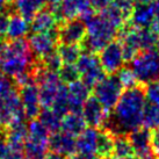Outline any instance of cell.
I'll return each mask as SVG.
<instances>
[{
  "mask_svg": "<svg viewBox=\"0 0 159 159\" xmlns=\"http://www.w3.org/2000/svg\"><path fill=\"white\" fill-rule=\"evenodd\" d=\"M145 106L146 99L142 85L124 89L114 109L108 114L102 129L114 136L129 135L135 129L143 127Z\"/></svg>",
  "mask_w": 159,
  "mask_h": 159,
  "instance_id": "obj_1",
  "label": "cell"
},
{
  "mask_svg": "<svg viewBox=\"0 0 159 159\" xmlns=\"http://www.w3.org/2000/svg\"><path fill=\"white\" fill-rule=\"evenodd\" d=\"M37 63L26 39L7 40L0 45V73L2 75L14 79L34 70Z\"/></svg>",
  "mask_w": 159,
  "mask_h": 159,
  "instance_id": "obj_2",
  "label": "cell"
},
{
  "mask_svg": "<svg viewBox=\"0 0 159 159\" xmlns=\"http://www.w3.org/2000/svg\"><path fill=\"white\" fill-rule=\"evenodd\" d=\"M87 28V35L85 37L81 48L86 52L99 53L108 43L115 40L119 30L103 18L100 12L84 20Z\"/></svg>",
  "mask_w": 159,
  "mask_h": 159,
  "instance_id": "obj_3",
  "label": "cell"
},
{
  "mask_svg": "<svg viewBox=\"0 0 159 159\" xmlns=\"http://www.w3.org/2000/svg\"><path fill=\"white\" fill-rule=\"evenodd\" d=\"M129 63L137 83L142 86L159 80V55L155 49L141 51Z\"/></svg>",
  "mask_w": 159,
  "mask_h": 159,
  "instance_id": "obj_4",
  "label": "cell"
},
{
  "mask_svg": "<svg viewBox=\"0 0 159 159\" xmlns=\"http://www.w3.org/2000/svg\"><path fill=\"white\" fill-rule=\"evenodd\" d=\"M49 8L52 11L59 25L77 18L84 21L95 14V9L91 6L89 0H58L50 5Z\"/></svg>",
  "mask_w": 159,
  "mask_h": 159,
  "instance_id": "obj_5",
  "label": "cell"
},
{
  "mask_svg": "<svg viewBox=\"0 0 159 159\" xmlns=\"http://www.w3.org/2000/svg\"><path fill=\"white\" fill-rule=\"evenodd\" d=\"M124 92V86L116 75H106L93 89L97 98L107 111H113Z\"/></svg>",
  "mask_w": 159,
  "mask_h": 159,
  "instance_id": "obj_6",
  "label": "cell"
},
{
  "mask_svg": "<svg viewBox=\"0 0 159 159\" xmlns=\"http://www.w3.org/2000/svg\"><path fill=\"white\" fill-rule=\"evenodd\" d=\"M77 66L79 69L81 80L92 89L106 75L99 56H97L95 53L84 51L77 62Z\"/></svg>",
  "mask_w": 159,
  "mask_h": 159,
  "instance_id": "obj_7",
  "label": "cell"
},
{
  "mask_svg": "<svg viewBox=\"0 0 159 159\" xmlns=\"http://www.w3.org/2000/svg\"><path fill=\"white\" fill-rule=\"evenodd\" d=\"M58 42V28L49 33H31L28 37V43L36 61H42L56 51Z\"/></svg>",
  "mask_w": 159,
  "mask_h": 159,
  "instance_id": "obj_8",
  "label": "cell"
},
{
  "mask_svg": "<svg viewBox=\"0 0 159 159\" xmlns=\"http://www.w3.org/2000/svg\"><path fill=\"white\" fill-rule=\"evenodd\" d=\"M99 59L107 75H115L124 66L123 49L119 40L111 41L99 52Z\"/></svg>",
  "mask_w": 159,
  "mask_h": 159,
  "instance_id": "obj_9",
  "label": "cell"
},
{
  "mask_svg": "<svg viewBox=\"0 0 159 159\" xmlns=\"http://www.w3.org/2000/svg\"><path fill=\"white\" fill-rule=\"evenodd\" d=\"M87 35L86 23L81 19H72L58 27V40L62 44L81 45Z\"/></svg>",
  "mask_w": 159,
  "mask_h": 159,
  "instance_id": "obj_10",
  "label": "cell"
},
{
  "mask_svg": "<svg viewBox=\"0 0 159 159\" xmlns=\"http://www.w3.org/2000/svg\"><path fill=\"white\" fill-rule=\"evenodd\" d=\"M19 95L22 103L27 120L37 119L42 111L40 100V89L37 84H29L19 89Z\"/></svg>",
  "mask_w": 159,
  "mask_h": 159,
  "instance_id": "obj_11",
  "label": "cell"
},
{
  "mask_svg": "<svg viewBox=\"0 0 159 159\" xmlns=\"http://www.w3.org/2000/svg\"><path fill=\"white\" fill-rule=\"evenodd\" d=\"M108 114L109 111L102 106L101 102L94 95H91L86 100L81 109V115L87 125L91 128H102L108 117Z\"/></svg>",
  "mask_w": 159,
  "mask_h": 159,
  "instance_id": "obj_12",
  "label": "cell"
},
{
  "mask_svg": "<svg viewBox=\"0 0 159 159\" xmlns=\"http://www.w3.org/2000/svg\"><path fill=\"white\" fill-rule=\"evenodd\" d=\"M49 150L71 158L77 155V138L62 130L53 133L49 138Z\"/></svg>",
  "mask_w": 159,
  "mask_h": 159,
  "instance_id": "obj_13",
  "label": "cell"
},
{
  "mask_svg": "<svg viewBox=\"0 0 159 159\" xmlns=\"http://www.w3.org/2000/svg\"><path fill=\"white\" fill-rule=\"evenodd\" d=\"M129 141L131 143L135 155L138 157H144L145 155L153 151L152 149V130L139 127L128 135Z\"/></svg>",
  "mask_w": 159,
  "mask_h": 159,
  "instance_id": "obj_14",
  "label": "cell"
},
{
  "mask_svg": "<svg viewBox=\"0 0 159 159\" xmlns=\"http://www.w3.org/2000/svg\"><path fill=\"white\" fill-rule=\"evenodd\" d=\"M130 25L137 28H151L155 23V7L153 2L150 4H135L131 12Z\"/></svg>",
  "mask_w": 159,
  "mask_h": 159,
  "instance_id": "obj_15",
  "label": "cell"
},
{
  "mask_svg": "<svg viewBox=\"0 0 159 159\" xmlns=\"http://www.w3.org/2000/svg\"><path fill=\"white\" fill-rule=\"evenodd\" d=\"M69 89V101H70V111L81 113L83 106L86 100L91 97V87H89L80 79L67 86Z\"/></svg>",
  "mask_w": 159,
  "mask_h": 159,
  "instance_id": "obj_16",
  "label": "cell"
},
{
  "mask_svg": "<svg viewBox=\"0 0 159 159\" xmlns=\"http://www.w3.org/2000/svg\"><path fill=\"white\" fill-rule=\"evenodd\" d=\"M57 19L52 13V11L49 8H43L36 14V16L30 22L31 33H49L57 29Z\"/></svg>",
  "mask_w": 159,
  "mask_h": 159,
  "instance_id": "obj_17",
  "label": "cell"
},
{
  "mask_svg": "<svg viewBox=\"0 0 159 159\" xmlns=\"http://www.w3.org/2000/svg\"><path fill=\"white\" fill-rule=\"evenodd\" d=\"M44 0H14L12 1L11 8L12 13L15 12L20 14L28 22H31L36 14L44 8Z\"/></svg>",
  "mask_w": 159,
  "mask_h": 159,
  "instance_id": "obj_18",
  "label": "cell"
},
{
  "mask_svg": "<svg viewBox=\"0 0 159 159\" xmlns=\"http://www.w3.org/2000/svg\"><path fill=\"white\" fill-rule=\"evenodd\" d=\"M99 129L86 128L77 137V153L81 155H97Z\"/></svg>",
  "mask_w": 159,
  "mask_h": 159,
  "instance_id": "obj_19",
  "label": "cell"
},
{
  "mask_svg": "<svg viewBox=\"0 0 159 159\" xmlns=\"http://www.w3.org/2000/svg\"><path fill=\"white\" fill-rule=\"evenodd\" d=\"M87 128V123L84 120L81 113L70 111L62 119V127L61 130L72 136L78 137L80 134Z\"/></svg>",
  "mask_w": 159,
  "mask_h": 159,
  "instance_id": "obj_20",
  "label": "cell"
},
{
  "mask_svg": "<svg viewBox=\"0 0 159 159\" xmlns=\"http://www.w3.org/2000/svg\"><path fill=\"white\" fill-rule=\"evenodd\" d=\"M30 30L29 22L26 19L22 18L20 14L11 13V21H9L8 31H7V40H19V39H25L28 33Z\"/></svg>",
  "mask_w": 159,
  "mask_h": 159,
  "instance_id": "obj_21",
  "label": "cell"
},
{
  "mask_svg": "<svg viewBox=\"0 0 159 159\" xmlns=\"http://www.w3.org/2000/svg\"><path fill=\"white\" fill-rule=\"evenodd\" d=\"M114 139L115 136L111 134L106 129L99 130L98 136V146H97V156L101 159L113 156L114 152Z\"/></svg>",
  "mask_w": 159,
  "mask_h": 159,
  "instance_id": "obj_22",
  "label": "cell"
},
{
  "mask_svg": "<svg viewBox=\"0 0 159 159\" xmlns=\"http://www.w3.org/2000/svg\"><path fill=\"white\" fill-rule=\"evenodd\" d=\"M50 131L45 128L43 124L41 123L39 119L30 120L28 122V139H30L36 143H42V144H48L49 138H50Z\"/></svg>",
  "mask_w": 159,
  "mask_h": 159,
  "instance_id": "obj_23",
  "label": "cell"
},
{
  "mask_svg": "<svg viewBox=\"0 0 159 159\" xmlns=\"http://www.w3.org/2000/svg\"><path fill=\"white\" fill-rule=\"evenodd\" d=\"M37 119L50 131V134L57 133L61 130L63 117L56 114L51 108H43Z\"/></svg>",
  "mask_w": 159,
  "mask_h": 159,
  "instance_id": "obj_24",
  "label": "cell"
},
{
  "mask_svg": "<svg viewBox=\"0 0 159 159\" xmlns=\"http://www.w3.org/2000/svg\"><path fill=\"white\" fill-rule=\"evenodd\" d=\"M57 52L63 64H77L83 53L81 45L78 44H61L58 45Z\"/></svg>",
  "mask_w": 159,
  "mask_h": 159,
  "instance_id": "obj_25",
  "label": "cell"
},
{
  "mask_svg": "<svg viewBox=\"0 0 159 159\" xmlns=\"http://www.w3.org/2000/svg\"><path fill=\"white\" fill-rule=\"evenodd\" d=\"M51 109L56 114L59 115L61 117H64L67 113H70V101H69V89H67V85H61Z\"/></svg>",
  "mask_w": 159,
  "mask_h": 159,
  "instance_id": "obj_26",
  "label": "cell"
},
{
  "mask_svg": "<svg viewBox=\"0 0 159 159\" xmlns=\"http://www.w3.org/2000/svg\"><path fill=\"white\" fill-rule=\"evenodd\" d=\"M113 155L120 159H127L135 155L133 145L129 141L128 135H119L115 136L114 139V152Z\"/></svg>",
  "mask_w": 159,
  "mask_h": 159,
  "instance_id": "obj_27",
  "label": "cell"
},
{
  "mask_svg": "<svg viewBox=\"0 0 159 159\" xmlns=\"http://www.w3.org/2000/svg\"><path fill=\"white\" fill-rule=\"evenodd\" d=\"M58 75L63 84L67 85V86L81 79V75H80L77 64H63L61 70L58 71Z\"/></svg>",
  "mask_w": 159,
  "mask_h": 159,
  "instance_id": "obj_28",
  "label": "cell"
},
{
  "mask_svg": "<svg viewBox=\"0 0 159 159\" xmlns=\"http://www.w3.org/2000/svg\"><path fill=\"white\" fill-rule=\"evenodd\" d=\"M143 127L150 130L159 129V106L146 102L143 116Z\"/></svg>",
  "mask_w": 159,
  "mask_h": 159,
  "instance_id": "obj_29",
  "label": "cell"
},
{
  "mask_svg": "<svg viewBox=\"0 0 159 159\" xmlns=\"http://www.w3.org/2000/svg\"><path fill=\"white\" fill-rule=\"evenodd\" d=\"M16 92H19V87L15 80L8 75L0 73V99L7 98Z\"/></svg>",
  "mask_w": 159,
  "mask_h": 159,
  "instance_id": "obj_30",
  "label": "cell"
},
{
  "mask_svg": "<svg viewBox=\"0 0 159 159\" xmlns=\"http://www.w3.org/2000/svg\"><path fill=\"white\" fill-rule=\"evenodd\" d=\"M115 75L119 77V79L121 80L122 85L124 86V89H131L134 86H137L139 85L137 83V79L135 75H134L133 70L130 69V66H123L121 70H119Z\"/></svg>",
  "mask_w": 159,
  "mask_h": 159,
  "instance_id": "obj_31",
  "label": "cell"
},
{
  "mask_svg": "<svg viewBox=\"0 0 159 159\" xmlns=\"http://www.w3.org/2000/svg\"><path fill=\"white\" fill-rule=\"evenodd\" d=\"M144 89V94L148 103L159 106V80L149 83L143 86Z\"/></svg>",
  "mask_w": 159,
  "mask_h": 159,
  "instance_id": "obj_32",
  "label": "cell"
},
{
  "mask_svg": "<svg viewBox=\"0 0 159 159\" xmlns=\"http://www.w3.org/2000/svg\"><path fill=\"white\" fill-rule=\"evenodd\" d=\"M40 62L42 63L43 67H45L47 70L52 71V72H57V73L63 65V62L62 59H61V57H59V55H58L57 50L51 52L50 55H48L47 57L43 58Z\"/></svg>",
  "mask_w": 159,
  "mask_h": 159,
  "instance_id": "obj_33",
  "label": "cell"
},
{
  "mask_svg": "<svg viewBox=\"0 0 159 159\" xmlns=\"http://www.w3.org/2000/svg\"><path fill=\"white\" fill-rule=\"evenodd\" d=\"M9 21H11V12H0V45H2L7 41V31H8Z\"/></svg>",
  "mask_w": 159,
  "mask_h": 159,
  "instance_id": "obj_34",
  "label": "cell"
},
{
  "mask_svg": "<svg viewBox=\"0 0 159 159\" xmlns=\"http://www.w3.org/2000/svg\"><path fill=\"white\" fill-rule=\"evenodd\" d=\"M89 1L93 8L95 9V11H99V12L103 11L111 2V0H89Z\"/></svg>",
  "mask_w": 159,
  "mask_h": 159,
  "instance_id": "obj_35",
  "label": "cell"
},
{
  "mask_svg": "<svg viewBox=\"0 0 159 159\" xmlns=\"http://www.w3.org/2000/svg\"><path fill=\"white\" fill-rule=\"evenodd\" d=\"M152 149L159 158V129L152 130Z\"/></svg>",
  "mask_w": 159,
  "mask_h": 159,
  "instance_id": "obj_36",
  "label": "cell"
},
{
  "mask_svg": "<svg viewBox=\"0 0 159 159\" xmlns=\"http://www.w3.org/2000/svg\"><path fill=\"white\" fill-rule=\"evenodd\" d=\"M69 159H101L98 157L97 155H81V153H77V155L72 156Z\"/></svg>",
  "mask_w": 159,
  "mask_h": 159,
  "instance_id": "obj_37",
  "label": "cell"
},
{
  "mask_svg": "<svg viewBox=\"0 0 159 159\" xmlns=\"http://www.w3.org/2000/svg\"><path fill=\"white\" fill-rule=\"evenodd\" d=\"M44 159H69L67 157L63 155H59L57 152H52V151H49L48 153L45 155Z\"/></svg>",
  "mask_w": 159,
  "mask_h": 159,
  "instance_id": "obj_38",
  "label": "cell"
},
{
  "mask_svg": "<svg viewBox=\"0 0 159 159\" xmlns=\"http://www.w3.org/2000/svg\"><path fill=\"white\" fill-rule=\"evenodd\" d=\"M12 5V0H0V12H6ZM9 12V11H8Z\"/></svg>",
  "mask_w": 159,
  "mask_h": 159,
  "instance_id": "obj_39",
  "label": "cell"
},
{
  "mask_svg": "<svg viewBox=\"0 0 159 159\" xmlns=\"http://www.w3.org/2000/svg\"><path fill=\"white\" fill-rule=\"evenodd\" d=\"M45 1V4H48L49 6H50V5H52V4H55V2H57L58 0H44Z\"/></svg>",
  "mask_w": 159,
  "mask_h": 159,
  "instance_id": "obj_40",
  "label": "cell"
},
{
  "mask_svg": "<svg viewBox=\"0 0 159 159\" xmlns=\"http://www.w3.org/2000/svg\"><path fill=\"white\" fill-rule=\"evenodd\" d=\"M156 51L158 52V55H159V37H158V41H157V43H156V49H155Z\"/></svg>",
  "mask_w": 159,
  "mask_h": 159,
  "instance_id": "obj_41",
  "label": "cell"
},
{
  "mask_svg": "<svg viewBox=\"0 0 159 159\" xmlns=\"http://www.w3.org/2000/svg\"><path fill=\"white\" fill-rule=\"evenodd\" d=\"M103 159H120V158H117L116 156H109V157H106V158H103Z\"/></svg>",
  "mask_w": 159,
  "mask_h": 159,
  "instance_id": "obj_42",
  "label": "cell"
},
{
  "mask_svg": "<svg viewBox=\"0 0 159 159\" xmlns=\"http://www.w3.org/2000/svg\"><path fill=\"white\" fill-rule=\"evenodd\" d=\"M127 159H141V158H139L137 155H133L131 157H129V158H127Z\"/></svg>",
  "mask_w": 159,
  "mask_h": 159,
  "instance_id": "obj_43",
  "label": "cell"
},
{
  "mask_svg": "<svg viewBox=\"0 0 159 159\" xmlns=\"http://www.w3.org/2000/svg\"><path fill=\"white\" fill-rule=\"evenodd\" d=\"M153 1H155V2H158V4H159V0H153Z\"/></svg>",
  "mask_w": 159,
  "mask_h": 159,
  "instance_id": "obj_44",
  "label": "cell"
},
{
  "mask_svg": "<svg viewBox=\"0 0 159 159\" xmlns=\"http://www.w3.org/2000/svg\"><path fill=\"white\" fill-rule=\"evenodd\" d=\"M131 1H134V2H136V0H131Z\"/></svg>",
  "mask_w": 159,
  "mask_h": 159,
  "instance_id": "obj_45",
  "label": "cell"
}]
</instances>
